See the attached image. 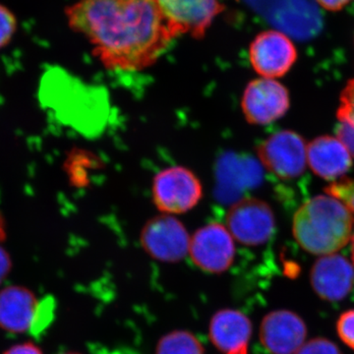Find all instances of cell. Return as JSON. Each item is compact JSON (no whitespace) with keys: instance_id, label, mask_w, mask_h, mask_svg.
Returning <instances> with one entry per match:
<instances>
[{"instance_id":"13","label":"cell","mask_w":354,"mask_h":354,"mask_svg":"<svg viewBox=\"0 0 354 354\" xmlns=\"http://www.w3.org/2000/svg\"><path fill=\"white\" fill-rule=\"evenodd\" d=\"M306 326L302 319L288 310L268 314L260 327L263 346L272 354H295L305 344Z\"/></svg>"},{"instance_id":"2","label":"cell","mask_w":354,"mask_h":354,"mask_svg":"<svg viewBox=\"0 0 354 354\" xmlns=\"http://www.w3.org/2000/svg\"><path fill=\"white\" fill-rule=\"evenodd\" d=\"M353 228V214L330 195L312 198L293 218L292 232L297 243L315 255H330L346 246Z\"/></svg>"},{"instance_id":"26","label":"cell","mask_w":354,"mask_h":354,"mask_svg":"<svg viewBox=\"0 0 354 354\" xmlns=\"http://www.w3.org/2000/svg\"><path fill=\"white\" fill-rule=\"evenodd\" d=\"M341 100L342 104L354 111V79L349 81L346 87L342 91Z\"/></svg>"},{"instance_id":"23","label":"cell","mask_w":354,"mask_h":354,"mask_svg":"<svg viewBox=\"0 0 354 354\" xmlns=\"http://www.w3.org/2000/svg\"><path fill=\"white\" fill-rule=\"evenodd\" d=\"M12 269V261L8 252L0 245V285L8 276Z\"/></svg>"},{"instance_id":"30","label":"cell","mask_w":354,"mask_h":354,"mask_svg":"<svg viewBox=\"0 0 354 354\" xmlns=\"http://www.w3.org/2000/svg\"><path fill=\"white\" fill-rule=\"evenodd\" d=\"M62 354H78V353H62Z\"/></svg>"},{"instance_id":"7","label":"cell","mask_w":354,"mask_h":354,"mask_svg":"<svg viewBox=\"0 0 354 354\" xmlns=\"http://www.w3.org/2000/svg\"><path fill=\"white\" fill-rule=\"evenodd\" d=\"M227 225L239 243L262 245L274 234V216L267 203L256 198H244L228 209Z\"/></svg>"},{"instance_id":"4","label":"cell","mask_w":354,"mask_h":354,"mask_svg":"<svg viewBox=\"0 0 354 354\" xmlns=\"http://www.w3.org/2000/svg\"><path fill=\"white\" fill-rule=\"evenodd\" d=\"M50 300L39 302L34 293L19 286L0 290V329L14 334L41 332L53 315Z\"/></svg>"},{"instance_id":"3","label":"cell","mask_w":354,"mask_h":354,"mask_svg":"<svg viewBox=\"0 0 354 354\" xmlns=\"http://www.w3.org/2000/svg\"><path fill=\"white\" fill-rule=\"evenodd\" d=\"M274 30L290 38L307 41L323 28L322 14L315 0H242Z\"/></svg>"},{"instance_id":"18","label":"cell","mask_w":354,"mask_h":354,"mask_svg":"<svg viewBox=\"0 0 354 354\" xmlns=\"http://www.w3.org/2000/svg\"><path fill=\"white\" fill-rule=\"evenodd\" d=\"M337 138L354 158V111L341 104L337 111Z\"/></svg>"},{"instance_id":"11","label":"cell","mask_w":354,"mask_h":354,"mask_svg":"<svg viewBox=\"0 0 354 354\" xmlns=\"http://www.w3.org/2000/svg\"><path fill=\"white\" fill-rule=\"evenodd\" d=\"M290 104V95L285 86L268 78L251 81L241 102L246 120L255 125L269 124L279 120L288 111Z\"/></svg>"},{"instance_id":"25","label":"cell","mask_w":354,"mask_h":354,"mask_svg":"<svg viewBox=\"0 0 354 354\" xmlns=\"http://www.w3.org/2000/svg\"><path fill=\"white\" fill-rule=\"evenodd\" d=\"M3 354H43L38 346H35L32 342L17 344L12 348L7 349Z\"/></svg>"},{"instance_id":"10","label":"cell","mask_w":354,"mask_h":354,"mask_svg":"<svg viewBox=\"0 0 354 354\" xmlns=\"http://www.w3.org/2000/svg\"><path fill=\"white\" fill-rule=\"evenodd\" d=\"M261 162L281 178H295L306 167L307 147L297 133L285 130L272 135L258 149Z\"/></svg>"},{"instance_id":"22","label":"cell","mask_w":354,"mask_h":354,"mask_svg":"<svg viewBox=\"0 0 354 354\" xmlns=\"http://www.w3.org/2000/svg\"><path fill=\"white\" fill-rule=\"evenodd\" d=\"M297 354H342V353L334 342L319 337V339L307 342Z\"/></svg>"},{"instance_id":"16","label":"cell","mask_w":354,"mask_h":354,"mask_svg":"<svg viewBox=\"0 0 354 354\" xmlns=\"http://www.w3.org/2000/svg\"><path fill=\"white\" fill-rule=\"evenodd\" d=\"M252 334L250 320L241 312L225 309L213 317L209 325V337L221 351L230 353L247 346Z\"/></svg>"},{"instance_id":"14","label":"cell","mask_w":354,"mask_h":354,"mask_svg":"<svg viewBox=\"0 0 354 354\" xmlns=\"http://www.w3.org/2000/svg\"><path fill=\"white\" fill-rule=\"evenodd\" d=\"M311 283L323 299L339 301L353 290L354 267L339 254L323 256L312 268Z\"/></svg>"},{"instance_id":"24","label":"cell","mask_w":354,"mask_h":354,"mask_svg":"<svg viewBox=\"0 0 354 354\" xmlns=\"http://www.w3.org/2000/svg\"><path fill=\"white\" fill-rule=\"evenodd\" d=\"M315 1L319 7H322L325 10L337 12L348 6L353 0H315Z\"/></svg>"},{"instance_id":"5","label":"cell","mask_w":354,"mask_h":354,"mask_svg":"<svg viewBox=\"0 0 354 354\" xmlns=\"http://www.w3.org/2000/svg\"><path fill=\"white\" fill-rule=\"evenodd\" d=\"M153 200L158 211L167 215L190 211L203 197L201 181L183 167L162 169L153 181Z\"/></svg>"},{"instance_id":"29","label":"cell","mask_w":354,"mask_h":354,"mask_svg":"<svg viewBox=\"0 0 354 354\" xmlns=\"http://www.w3.org/2000/svg\"><path fill=\"white\" fill-rule=\"evenodd\" d=\"M351 241H353V243H351V255H353V261L354 264V228L353 236H351Z\"/></svg>"},{"instance_id":"15","label":"cell","mask_w":354,"mask_h":354,"mask_svg":"<svg viewBox=\"0 0 354 354\" xmlns=\"http://www.w3.org/2000/svg\"><path fill=\"white\" fill-rule=\"evenodd\" d=\"M307 160L312 171L327 180L344 176L353 165L348 149L330 136L318 137L307 146Z\"/></svg>"},{"instance_id":"9","label":"cell","mask_w":354,"mask_h":354,"mask_svg":"<svg viewBox=\"0 0 354 354\" xmlns=\"http://www.w3.org/2000/svg\"><path fill=\"white\" fill-rule=\"evenodd\" d=\"M297 58V48L290 37L277 30L260 32L249 48L251 65L264 78L286 75Z\"/></svg>"},{"instance_id":"12","label":"cell","mask_w":354,"mask_h":354,"mask_svg":"<svg viewBox=\"0 0 354 354\" xmlns=\"http://www.w3.org/2000/svg\"><path fill=\"white\" fill-rule=\"evenodd\" d=\"M188 254L193 263L204 271H225L234 259V237L225 225L209 223L191 236Z\"/></svg>"},{"instance_id":"20","label":"cell","mask_w":354,"mask_h":354,"mask_svg":"<svg viewBox=\"0 0 354 354\" xmlns=\"http://www.w3.org/2000/svg\"><path fill=\"white\" fill-rule=\"evenodd\" d=\"M326 192L344 203L346 208L354 215V180L330 184L326 189Z\"/></svg>"},{"instance_id":"19","label":"cell","mask_w":354,"mask_h":354,"mask_svg":"<svg viewBox=\"0 0 354 354\" xmlns=\"http://www.w3.org/2000/svg\"><path fill=\"white\" fill-rule=\"evenodd\" d=\"M17 29V20L10 9L0 4V50L10 43Z\"/></svg>"},{"instance_id":"21","label":"cell","mask_w":354,"mask_h":354,"mask_svg":"<svg viewBox=\"0 0 354 354\" xmlns=\"http://www.w3.org/2000/svg\"><path fill=\"white\" fill-rule=\"evenodd\" d=\"M337 330L342 341L354 349V309L342 314L337 320Z\"/></svg>"},{"instance_id":"6","label":"cell","mask_w":354,"mask_h":354,"mask_svg":"<svg viewBox=\"0 0 354 354\" xmlns=\"http://www.w3.org/2000/svg\"><path fill=\"white\" fill-rule=\"evenodd\" d=\"M174 36L204 38L216 18L225 11L220 0H156Z\"/></svg>"},{"instance_id":"27","label":"cell","mask_w":354,"mask_h":354,"mask_svg":"<svg viewBox=\"0 0 354 354\" xmlns=\"http://www.w3.org/2000/svg\"><path fill=\"white\" fill-rule=\"evenodd\" d=\"M6 221H4L3 216L0 213V243L6 241Z\"/></svg>"},{"instance_id":"17","label":"cell","mask_w":354,"mask_h":354,"mask_svg":"<svg viewBox=\"0 0 354 354\" xmlns=\"http://www.w3.org/2000/svg\"><path fill=\"white\" fill-rule=\"evenodd\" d=\"M157 354H204V349L194 335L184 330H176L160 339Z\"/></svg>"},{"instance_id":"28","label":"cell","mask_w":354,"mask_h":354,"mask_svg":"<svg viewBox=\"0 0 354 354\" xmlns=\"http://www.w3.org/2000/svg\"><path fill=\"white\" fill-rule=\"evenodd\" d=\"M227 354H248V351H247V346H241V348L230 351V353H228Z\"/></svg>"},{"instance_id":"1","label":"cell","mask_w":354,"mask_h":354,"mask_svg":"<svg viewBox=\"0 0 354 354\" xmlns=\"http://www.w3.org/2000/svg\"><path fill=\"white\" fill-rule=\"evenodd\" d=\"M65 15L109 69H145L176 39L156 0H77Z\"/></svg>"},{"instance_id":"8","label":"cell","mask_w":354,"mask_h":354,"mask_svg":"<svg viewBox=\"0 0 354 354\" xmlns=\"http://www.w3.org/2000/svg\"><path fill=\"white\" fill-rule=\"evenodd\" d=\"M189 234L185 227L171 215L151 218L144 225L141 243L149 255L164 262H176L189 252Z\"/></svg>"}]
</instances>
